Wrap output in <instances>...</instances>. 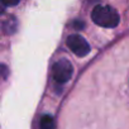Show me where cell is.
I'll return each instance as SVG.
<instances>
[{
  "label": "cell",
  "instance_id": "6da1fadb",
  "mask_svg": "<svg viewBox=\"0 0 129 129\" xmlns=\"http://www.w3.org/2000/svg\"><path fill=\"white\" fill-rule=\"evenodd\" d=\"M91 19L95 24L103 28H115L119 24V15L109 5H98L91 13Z\"/></svg>",
  "mask_w": 129,
  "mask_h": 129
},
{
  "label": "cell",
  "instance_id": "7a4b0ae2",
  "mask_svg": "<svg viewBox=\"0 0 129 129\" xmlns=\"http://www.w3.org/2000/svg\"><path fill=\"white\" fill-rule=\"evenodd\" d=\"M72 74H74L72 63L67 59L57 61L52 67V76H53L54 81H57L59 84L67 82L72 77Z\"/></svg>",
  "mask_w": 129,
  "mask_h": 129
},
{
  "label": "cell",
  "instance_id": "3957f363",
  "mask_svg": "<svg viewBox=\"0 0 129 129\" xmlns=\"http://www.w3.org/2000/svg\"><path fill=\"white\" fill-rule=\"evenodd\" d=\"M66 43H67L69 48L76 56H79V57H85L90 52V44L80 34H71V36H69Z\"/></svg>",
  "mask_w": 129,
  "mask_h": 129
},
{
  "label": "cell",
  "instance_id": "277c9868",
  "mask_svg": "<svg viewBox=\"0 0 129 129\" xmlns=\"http://www.w3.org/2000/svg\"><path fill=\"white\" fill-rule=\"evenodd\" d=\"M54 128V121L51 115H43L39 121V129H53Z\"/></svg>",
  "mask_w": 129,
  "mask_h": 129
},
{
  "label": "cell",
  "instance_id": "5b68a950",
  "mask_svg": "<svg viewBox=\"0 0 129 129\" xmlns=\"http://www.w3.org/2000/svg\"><path fill=\"white\" fill-rule=\"evenodd\" d=\"M2 2L5 7H14V5L19 4L20 0H2Z\"/></svg>",
  "mask_w": 129,
  "mask_h": 129
},
{
  "label": "cell",
  "instance_id": "8992f818",
  "mask_svg": "<svg viewBox=\"0 0 129 129\" xmlns=\"http://www.w3.org/2000/svg\"><path fill=\"white\" fill-rule=\"evenodd\" d=\"M8 76V69L7 66H4V64H0V77L5 79Z\"/></svg>",
  "mask_w": 129,
  "mask_h": 129
},
{
  "label": "cell",
  "instance_id": "52a82bcc",
  "mask_svg": "<svg viewBox=\"0 0 129 129\" xmlns=\"http://www.w3.org/2000/svg\"><path fill=\"white\" fill-rule=\"evenodd\" d=\"M72 25H74L76 29H81V28H84V25H85V24H84L82 22H80V20H75Z\"/></svg>",
  "mask_w": 129,
  "mask_h": 129
},
{
  "label": "cell",
  "instance_id": "ba28073f",
  "mask_svg": "<svg viewBox=\"0 0 129 129\" xmlns=\"http://www.w3.org/2000/svg\"><path fill=\"white\" fill-rule=\"evenodd\" d=\"M4 10H5V5L3 4L2 0H0V14H3V13H4Z\"/></svg>",
  "mask_w": 129,
  "mask_h": 129
}]
</instances>
